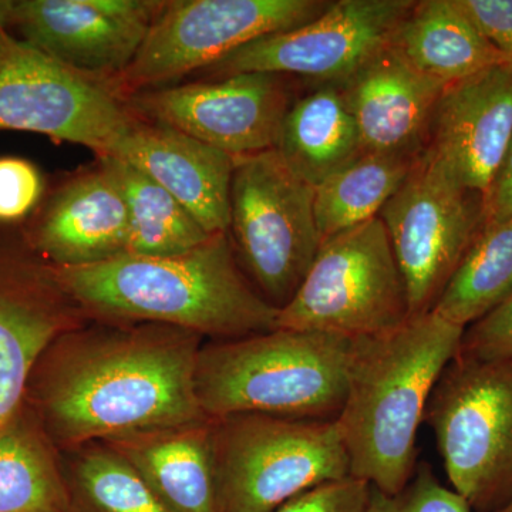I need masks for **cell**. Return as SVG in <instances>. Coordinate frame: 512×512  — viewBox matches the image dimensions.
Listing matches in <instances>:
<instances>
[{
  "label": "cell",
  "mask_w": 512,
  "mask_h": 512,
  "mask_svg": "<svg viewBox=\"0 0 512 512\" xmlns=\"http://www.w3.org/2000/svg\"><path fill=\"white\" fill-rule=\"evenodd\" d=\"M410 318L406 285L380 217L333 235L276 329L330 333L346 339L380 335Z\"/></svg>",
  "instance_id": "cell-7"
},
{
  "label": "cell",
  "mask_w": 512,
  "mask_h": 512,
  "mask_svg": "<svg viewBox=\"0 0 512 512\" xmlns=\"http://www.w3.org/2000/svg\"><path fill=\"white\" fill-rule=\"evenodd\" d=\"M412 0H339L318 18L252 40L207 73L218 79L241 73L296 74L328 84L349 79L377 50L389 45Z\"/></svg>",
  "instance_id": "cell-12"
},
{
  "label": "cell",
  "mask_w": 512,
  "mask_h": 512,
  "mask_svg": "<svg viewBox=\"0 0 512 512\" xmlns=\"http://www.w3.org/2000/svg\"><path fill=\"white\" fill-rule=\"evenodd\" d=\"M322 0H171L163 2L130 66L104 82L120 99L204 70L258 37L305 25Z\"/></svg>",
  "instance_id": "cell-10"
},
{
  "label": "cell",
  "mask_w": 512,
  "mask_h": 512,
  "mask_svg": "<svg viewBox=\"0 0 512 512\" xmlns=\"http://www.w3.org/2000/svg\"><path fill=\"white\" fill-rule=\"evenodd\" d=\"M42 192L43 178L35 165L22 158H0V221L25 218Z\"/></svg>",
  "instance_id": "cell-30"
},
{
  "label": "cell",
  "mask_w": 512,
  "mask_h": 512,
  "mask_svg": "<svg viewBox=\"0 0 512 512\" xmlns=\"http://www.w3.org/2000/svg\"><path fill=\"white\" fill-rule=\"evenodd\" d=\"M128 211L109 165H99L67 181L33 222V247L56 266L99 264L124 255Z\"/></svg>",
  "instance_id": "cell-19"
},
{
  "label": "cell",
  "mask_w": 512,
  "mask_h": 512,
  "mask_svg": "<svg viewBox=\"0 0 512 512\" xmlns=\"http://www.w3.org/2000/svg\"><path fill=\"white\" fill-rule=\"evenodd\" d=\"M315 194L275 148L235 158L229 231L266 301L279 309L298 291L323 242Z\"/></svg>",
  "instance_id": "cell-8"
},
{
  "label": "cell",
  "mask_w": 512,
  "mask_h": 512,
  "mask_svg": "<svg viewBox=\"0 0 512 512\" xmlns=\"http://www.w3.org/2000/svg\"><path fill=\"white\" fill-rule=\"evenodd\" d=\"M512 69V0H458Z\"/></svg>",
  "instance_id": "cell-32"
},
{
  "label": "cell",
  "mask_w": 512,
  "mask_h": 512,
  "mask_svg": "<svg viewBox=\"0 0 512 512\" xmlns=\"http://www.w3.org/2000/svg\"><path fill=\"white\" fill-rule=\"evenodd\" d=\"M485 225L500 224L512 218V137L500 167L484 195Z\"/></svg>",
  "instance_id": "cell-33"
},
{
  "label": "cell",
  "mask_w": 512,
  "mask_h": 512,
  "mask_svg": "<svg viewBox=\"0 0 512 512\" xmlns=\"http://www.w3.org/2000/svg\"><path fill=\"white\" fill-rule=\"evenodd\" d=\"M119 181L128 211L124 255L173 256L204 244L212 235L170 192L133 165L101 157Z\"/></svg>",
  "instance_id": "cell-24"
},
{
  "label": "cell",
  "mask_w": 512,
  "mask_h": 512,
  "mask_svg": "<svg viewBox=\"0 0 512 512\" xmlns=\"http://www.w3.org/2000/svg\"><path fill=\"white\" fill-rule=\"evenodd\" d=\"M500 512H512V501L510 504L507 505V507L503 508Z\"/></svg>",
  "instance_id": "cell-34"
},
{
  "label": "cell",
  "mask_w": 512,
  "mask_h": 512,
  "mask_svg": "<svg viewBox=\"0 0 512 512\" xmlns=\"http://www.w3.org/2000/svg\"><path fill=\"white\" fill-rule=\"evenodd\" d=\"M201 339L161 323L63 333L43 396L53 431L82 447L208 419L195 393Z\"/></svg>",
  "instance_id": "cell-1"
},
{
  "label": "cell",
  "mask_w": 512,
  "mask_h": 512,
  "mask_svg": "<svg viewBox=\"0 0 512 512\" xmlns=\"http://www.w3.org/2000/svg\"><path fill=\"white\" fill-rule=\"evenodd\" d=\"M66 483L73 512H168L136 468L104 441L79 447Z\"/></svg>",
  "instance_id": "cell-27"
},
{
  "label": "cell",
  "mask_w": 512,
  "mask_h": 512,
  "mask_svg": "<svg viewBox=\"0 0 512 512\" xmlns=\"http://www.w3.org/2000/svg\"><path fill=\"white\" fill-rule=\"evenodd\" d=\"M228 234L180 255H121L52 272L84 313L110 322L161 323L222 340L272 332L279 308L242 276Z\"/></svg>",
  "instance_id": "cell-2"
},
{
  "label": "cell",
  "mask_w": 512,
  "mask_h": 512,
  "mask_svg": "<svg viewBox=\"0 0 512 512\" xmlns=\"http://www.w3.org/2000/svg\"><path fill=\"white\" fill-rule=\"evenodd\" d=\"M3 30H5V26L0 23V36H2Z\"/></svg>",
  "instance_id": "cell-35"
},
{
  "label": "cell",
  "mask_w": 512,
  "mask_h": 512,
  "mask_svg": "<svg viewBox=\"0 0 512 512\" xmlns=\"http://www.w3.org/2000/svg\"><path fill=\"white\" fill-rule=\"evenodd\" d=\"M512 137V69L491 67L444 87L426 147L467 188L485 195Z\"/></svg>",
  "instance_id": "cell-15"
},
{
  "label": "cell",
  "mask_w": 512,
  "mask_h": 512,
  "mask_svg": "<svg viewBox=\"0 0 512 512\" xmlns=\"http://www.w3.org/2000/svg\"><path fill=\"white\" fill-rule=\"evenodd\" d=\"M83 313L52 269L36 274L0 259V429L18 410L37 360L56 338L82 326Z\"/></svg>",
  "instance_id": "cell-18"
},
{
  "label": "cell",
  "mask_w": 512,
  "mask_h": 512,
  "mask_svg": "<svg viewBox=\"0 0 512 512\" xmlns=\"http://www.w3.org/2000/svg\"><path fill=\"white\" fill-rule=\"evenodd\" d=\"M137 116L101 80L74 72L3 30L0 131L43 134L107 157Z\"/></svg>",
  "instance_id": "cell-11"
},
{
  "label": "cell",
  "mask_w": 512,
  "mask_h": 512,
  "mask_svg": "<svg viewBox=\"0 0 512 512\" xmlns=\"http://www.w3.org/2000/svg\"><path fill=\"white\" fill-rule=\"evenodd\" d=\"M107 157L133 165L156 181L208 234L229 232L234 157L138 117Z\"/></svg>",
  "instance_id": "cell-16"
},
{
  "label": "cell",
  "mask_w": 512,
  "mask_h": 512,
  "mask_svg": "<svg viewBox=\"0 0 512 512\" xmlns=\"http://www.w3.org/2000/svg\"><path fill=\"white\" fill-rule=\"evenodd\" d=\"M419 156L363 153L316 187L315 215L323 241L379 217Z\"/></svg>",
  "instance_id": "cell-23"
},
{
  "label": "cell",
  "mask_w": 512,
  "mask_h": 512,
  "mask_svg": "<svg viewBox=\"0 0 512 512\" xmlns=\"http://www.w3.org/2000/svg\"><path fill=\"white\" fill-rule=\"evenodd\" d=\"M460 359H512V296L483 319L467 326L457 356Z\"/></svg>",
  "instance_id": "cell-29"
},
{
  "label": "cell",
  "mask_w": 512,
  "mask_h": 512,
  "mask_svg": "<svg viewBox=\"0 0 512 512\" xmlns=\"http://www.w3.org/2000/svg\"><path fill=\"white\" fill-rule=\"evenodd\" d=\"M379 217L406 285L410 318L433 311L483 231L484 195L424 148Z\"/></svg>",
  "instance_id": "cell-9"
},
{
  "label": "cell",
  "mask_w": 512,
  "mask_h": 512,
  "mask_svg": "<svg viewBox=\"0 0 512 512\" xmlns=\"http://www.w3.org/2000/svg\"><path fill=\"white\" fill-rule=\"evenodd\" d=\"M214 456L221 512H272L350 477L336 420L232 414L214 420Z\"/></svg>",
  "instance_id": "cell-5"
},
{
  "label": "cell",
  "mask_w": 512,
  "mask_h": 512,
  "mask_svg": "<svg viewBox=\"0 0 512 512\" xmlns=\"http://www.w3.org/2000/svg\"><path fill=\"white\" fill-rule=\"evenodd\" d=\"M366 512H473L467 501L441 483L427 463H417L410 483L397 494L370 488Z\"/></svg>",
  "instance_id": "cell-28"
},
{
  "label": "cell",
  "mask_w": 512,
  "mask_h": 512,
  "mask_svg": "<svg viewBox=\"0 0 512 512\" xmlns=\"http://www.w3.org/2000/svg\"><path fill=\"white\" fill-rule=\"evenodd\" d=\"M275 150L315 188L365 153L338 84L320 87L289 107Z\"/></svg>",
  "instance_id": "cell-22"
},
{
  "label": "cell",
  "mask_w": 512,
  "mask_h": 512,
  "mask_svg": "<svg viewBox=\"0 0 512 512\" xmlns=\"http://www.w3.org/2000/svg\"><path fill=\"white\" fill-rule=\"evenodd\" d=\"M390 43L419 72L443 86L507 66L458 0L414 2Z\"/></svg>",
  "instance_id": "cell-21"
},
{
  "label": "cell",
  "mask_w": 512,
  "mask_h": 512,
  "mask_svg": "<svg viewBox=\"0 0 512 512\" xmlns=\"http://www.w3.org/2000/svg\"><path fill=\"white\" fill-rule=\"evenodd\" d=\"M370 488L365 481L346 477L296 495L272 512H366Z\"/></svg>",
  "instance_id": "cell-31"
},
{
  "label": "cell",
  "mask_w": 512,
  "mask_h": 512,
  "mask_svg": "<svg viewBox=\"0 0 512 512\" xmlns=\"http://www.w3.org/2000/svg\"><path fill=\"white\" fill-rule=\"evenodd\" d=\"M365 153L419 154L443 84L424 76L392 45L339 83Z\"/></svg>",
  "instance_id": "cell-17"
},
{
  "label": "cell",
  "mask_w": 512,
  "mask_h": 512,
  "mask_svg": "<svg viewBox=\"0 0 512 512\" xmlns=\"http://www.w3.org/2000/svg\"><path fill=\"white\" fill-rule=\"evenodd\" d=\"M512 296V218L484 225L433 311L466 329Z\"/></svg>",
  "instance_id": "cell-25"
},
{
  "label": "cell",
  "mask_w": 512,
  "mask_h": 512,
  "mask_svg": "<svg viewBox=\"0 0 512 512\" xmlns=\"http://www.w3.org/2000/svg\"><path fill=\"white\" fill-rule=\"evenodd\" d=\"M350 339L275 329L202 345L195 393L202 413L336 420L346 396Z\"/></svg>",
  "instance_id": "cell-4"
},
{
  "label": "cell",
  "mask_w": 512,
  "mask_h": 512,
  "mask_svg": "<svg viewBox=\"0 0 512 512\" xmlns=\"http://www.w3.org/2000/svg\"><path fill=\"white\" fill-rule=\"evenodd\" d=\"M163 2L10 0L0 23L74 72L109 82L130 66Z\"/></svg>",
  "instance_id": "cell-14"
},
{
  "label": "cell",
  "mask_w": 512,
  "mask_h": 512,
  "mask_svg": "<svg viewBox=\"0 0 512 512\" xmlns=\"http://www.w3.org/2000/svg\"><path fill=\"white\" fill-rule=\"evenodd\" d=\"M124 103L138 119L174 128L234 158L275 148L291 107L284 76L271 73L157 87Z\"/></svg>",
  "instance_id": "cell-13"
},
{
  "label": "cell",
  "mask_w": 512,
  "mask_h": 512,
  "mask_svg": "<svg viewBox=\"0 0 512 512\" xmlns=\"http://www.w3.org/2000/svg\"><path fill=\"white\" fill-rule=\"evenodd\" d=\"M429 424L451 488L473 512L512 501V359L454 357L431 393Z\"/></svg>",
  "instance_id": "cell-6"
},
{
  "label": "cell",
  "mask_w": 512,
  "mask_h": 512,
  "mask_svg": "<svg viewBox=\"0 0 512 512\" xmlns=\"http://www.w3.org/2000/svg\"><path fill=\"white\" fill-rule=\"evenodd\" d=\"M464 330L431 311L390 332L350 339L345 402L336 417L350 477L384 494L410 483L417 431Z\"/></svg>",
  "instance_id": "cell-3"
},
{
  "label": "cell",
  "mask_w": 512,
  "mask_h": 512,
  "mask_svg": "<svg viewBox=\"0 0 512 512\" xmlns=\"http://www.w3.org/2000/svg\"><path fill=\"white\" fill-rule=\"evenodd\" d=\"M0 512H73L66 478L35 433L0 429Z\"/></svg>",
  "instance_id": "cell-26"
},
{
  "label": "cell",
  "mask_w": 512,
  "mask_h": 512,
  "mask_svg": "<svg viewBox=\"0 0 512 512\" xmlns=\"http://www.w3.org/2000/svg\"><path fill=\"white\" fill-rule=\"evenodd\" d=\"M146 481L168 512H221L214 420L106 440Z\"/></svg>",
  "instance_id": "cell-20"
}]
</instances>
